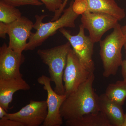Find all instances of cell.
<instances>
[{"label": "cell", "mask_w": 126, "mask_h": 126, "mask_svg": "<svg viewBox=\"0 0 126 126\" xmlns=\"http://www.w3.org/2000/svg\"><path fill=\"white\" fill-rule=\"evenodd\" d=\"M71 47L70 43L68 41L62 45L37 51L43 63L48 67L49 78L54 83V90L58 94H65L63 75Z\"/></svg>", "instance_id": "cell-4"}, {"label": "cell", "mask_w": 126, "mask_h": 126, "mask_svg": "<svg viewBox=\"0 0 126 126\" xmlns=\"http://www.w3.org/2000/svg\"><path fill=\"white\" fill-rule=\"evenodd\" d=\"M86 10L92 12H101L109 14L119 21L126 16L124 9L119 7L115 0H84Z\"/></svg>", "instance_id": "cell-14"}, {"label": "cell", "mask_w": 126, "mask_h": 126, "mask_svg": "<svg viewBox=\"0 0 126 126\" xmlns=\"http://www.w3.org/2000/svg\"><path fill=\"white\" fill-rule=\"evenodd\" d=\"M105 94L110 99L122 106L126 98V81H118L107 87Z\"/></svg>", "instance_id": "cell-16"}, {"label": "cell", "mask_w": 126, "mask_h": 126, "mask_svg": "<svg viewBox=\"0 0 126 126\" xmlns=\"http://www.w3.org/2000/svg\"><path fill=\"white\" fill-rule=\"evenodd\" d=\"M38 83L43 86L47 93L48 114L42 126H60L63 119L60 113V109L67 97L65 94H58L52 89L49 77L43 75L37 79Z\"/></svg>", "instance_id": "cell-9"}, {"label": "cell", "mask_w": 126, "mask_h": 126, "mask_svg": "<svg viewBox=\"0 0 126 126\" xmlns=\"http://www.w3.org/2000/svg\"><path fill=\"white\" fill-rule=\"evenodd\" d=\"M30 86L23 78L0 79V106L8 112L14 94L19 90H28Z\"/></svg>", "instance_id": "cell-12"}, {"label": "cell", "mask_w": 126, "mask_h": 126, "mask_svg": "<svg viewBox=\"0 0 126 126\" xmlns=\"http://www.w3.org/2000/svg\"><path fill=\"white\" fill-rule=\"evenodd\" d=\"M34 24L29 18L22 16L10 24L0 22V37L5 39L9 35L8 46L15 51L23 52L27 45V40L32 33Z\"/></svg>", "instance_id": "cell-5"}, {"label": "cell", "mask_w": 126, "mask_h": 126, "mask_svg": "<svg viewBox=\"0 0 126 126\" xmlns=\"http://www.w3.org/2000/svg\"><path fill=\"white\" fill-rule=\"evenodd\" d=\"M93 73L89 71L83 65L71 49L68 54L63 78L67 97L85 82Z\"/></svg>", "instance_id": "cell-8"}, {"label": "cell", "mask_w": 126, "mask_h": 126, "mask_svg": "<svg viewBox=\"0 0 126 126\" xmlns=\"http://www.w3.org/2000/svg\"><path fill=\"white\" fill-rule=\"evenodd\" d=\"M21 16V12L16 7L0 2V22L10 24Z\"/></svg>", "instance_id": "cell-17"}, {"label": "cell", "mask_w": 126, "mask_h": 126, "mask_svg": "<svg viewBox=\"0 0 126 126\" xmlns=\"http://www.w3.org/2000/svg\"><path fill=\"white\" fill-rule=\"evenodd\" d=\"M122 126H126V113L124 114V121Z\"/></svg>", "instance_id": "cell-25"}, {"label": "cell", "mask_w": 126, "mask_h": 126, "mask_svg": "<svg viewBox=\"0 0 126 126\" xmlns=\"http://www.w3.org/2000/svg\"><path fill=\"white\" fill-rule=\"evenodd\" d=\"M94 79L93 73L85 82L67 97L60 109L63 119H77L86 114L99 111V96L93 88Z\"/></svg>", "instance_id": "cell-1"}, {"label": "cell", "mask_w": 126, "mask_h": 126, "mask_svg": "<svg viewBox=\"0 0 126 126\" xmlns=\"http://www.w3.org/2000/svg\"><path fill=\"white\" fill-rule=\"evenodd\" d=\"M81 16V25L88 31L89 36L94 43L99 42L107 32L113 29L118 23L116 18L106 13L86 10Z\"/></svg>", "instance_id": "cell-7"}, {"label": "cell", "mask_w": 126, "mask_h": 126, "mask_svg": "<svg viewBox=\"0 0 126 126\" xmlns=\"http://www.w3.org/2000/svg\"><path fill=\"white\" fill-rule=\"evenodd\" d=\"M68 1L69 0H64L62 6L60 9L54 13V16L51 20V21L56 20L60 17L61 16V14L63 13V11L64 10V8L67 5Z\"/></svg>", "instance_id": "cell-21"}, {"label": "cell", "mask_w": 126, "mask_h": 126, "mask_svg": "<svg viewBox=\"0 0 126 126\" xmlns=\"http://www.w3.org/2000/svg\"><path fill=\"white\" fill-rule=\"evenodd\" d=\"M74 2L73 1H71L69 6L64 10L63 15L56 20L44 23L43 22V19L47 16H35L36 21L34 24L33 29L36 31L35 33H32L25 50L34 49L62 28L75 27V20L79 15L73 9Z\"/></svg>", "instance_id": "cell-2"}, {"label": "cell", "mask_w": 126, "mask_h": 126, "mask_svg": "<svg viewBox=\"0 0 126 126\" xmlns=\"http://www.w3.org/2000/svg\"><path fill=\"white\" fill-rule=\"evenodd\" d=\"M47 114L48 107L46 101L31 100L29 104L18 112L7 113L3 118L17 121L24 126H39L44 123Z\"/></svg>", "instance_id": "cell-10"}, {"label": "cell", "mask_w": 126, "mask_h": 126, "mask_svg": "<svg viewBox=\"0 0 126 126\" xmlns=\"http://www.w3.org/2000/svg\"><path fill=\"white\" fill-rule=\"evenodd\" d=\"M121 25H116L112 32L99 41V55L103 68V75L106 78L115 76L121 65L122 49L126 42Z\"/></svg>", "instance_id": "cell-3"}, {"label": "cell", "mask_w": 126, "mask_h": 126, "mask_svg": "<svg viewBox=\"0 0 126 126\" xmlns=\"http://www.w3.org/2000/svg\"><path fill=\"white\" fill-rule=\"evenodd\" d=\"M67 126H112L105 116L100 111L91 113L77 119L65 121Z\"/></svg>", "instance_id": "cell-15"}, {"label": "cell", "mask_w": 126, "mask_h": 126, "mask_svg": "<svg viewBox=\"0 0 126 126\" xmlns=\"http://www.w3.org/2000/svg\"><path fill=\"white\" fill-rule=\"evenodd\" d=\"M122 33L126 40V24L121 27Z\"/></svg>", "instance_id": "cell-24"}, {"label": "cell", "mask_w": 126, "mask_h": 126, "mask_svg": "<svg viewBox=\"0 0 126 126\" xmlns=\"http://www.w3.org/2000/svg\"><path fill=\"white\" fill-rule=\"evenodd\" d=\"M98 106L112 126H122L125 113L122 106L110 99L105 93L99 96Z\"/></svg>", "instance_id": "cell-13"}, {"label": "cell", "mask_w": 126, "mask_h": 126, "mask_svg": "<svg viewBox=\"0 0 126 126\" xmlns=\"http://www.w3.org/2000/svg\"><path fill=\"white\" fill-rule=\"evenodd\" d=\"M124 47L126 53V42L124 44ZM121 66L122 68V76L123 78V80L126 81V59L123 61Z\"/></svg>", "instance_id": "cell-22"}, {"label": "cell", "mask_w": 126, "mask_h": 126, "mask_svg": "<svg viewBox=\"0 0 126 126\" xmlns=\"http://www.w3.org/2000/svg\"><path fill=\"white\" fill-rule=\"evenodd\" d=\"M0 126H24L20 122L9 118L0 119Z\"/></svg>", "instance_id": "cell-20"}, {"label": "cell", "mask_w": 126, "mask_h": 126, "mask_svg": "<svg viewBox=\"0 0 126 126\" xmlns=\"http://www.w3.org/2000/svg\"><path fill=\"white\" fill-rule=\"evenodd\" d=\"M84 29L80 25L79 33L76 35H72L70 31L64 28L59 31L70 43L72 49L83 65L89 71L94 73L95 66L93 55L94 43L89 36L85 35Z\"/></svg>", "instance_id": "cell-6"}, {"label": "cell", "mask_w": 126, "mask_h": 126, "mask_svg": "<svg viewBox=\"0 0 126 126\" xmlns=\"http://www.w3.org/2000/svg\"><path fill=\"white\" fill-rule=\"evenodd\" d=\"M45 5L46 9L51 12L55 13L63 5V0H39Z\"/></svg>", "instance_id": "cell-19"}, {"label": "cell", "mask_w": 126, "mask_h": 126, "mask_svg": "<svg viewBox=\"0 0 126 126\" xmlns=\"http://www.w3.org/2000/svg\"><path fill=\"white\" fill-rule=\"evenodd\" d=\"M7 113V112L3 108L0 106V119L4 117Z\"/></svg>", "instance_id": "cell-23"}, {"label": "cell", "mask_w": 126, "mask_h": 126, "mask_svg": "<svg viewBox=\"0 0 126 126\" xmlns=\"http://www.w3.org/2000/svg\"><path fill=\"white\" fill-rule=\"evenodd\" d=\"M25 59L22 52L15 51L4 43L0 47V79L23 78L20 69Z\"/></svg>", "instance_id": "cell-11"}, {"label": "cell", "mask_w": 126, "mask_h": 126, "mask_svg": "<svg viewBox=\"0 0 126 126\" xmlns=\"http://www.w3.org/2000/svg\"><path fill=\"white\" fill-rule=\"evenodd\" d=\"M0 2L15 7L27 5L40 6L43 4L39 0H0Z\"/></svg>", "instance_id": "cell-18"}]
</instances>
